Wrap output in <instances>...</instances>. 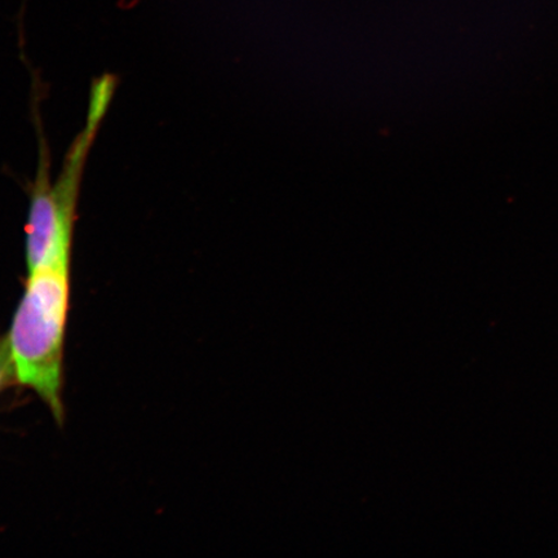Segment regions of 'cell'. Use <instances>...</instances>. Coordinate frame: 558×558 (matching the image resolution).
I'll return each mask as SVG.
<instances>
[{"label":"cell","mask_w":558,"mask_h":558,"mask_svg":"<svg viewBox=\"0 0 558 558\" xmlns=\"http://www.w3.org/2000/svg\"><path fill=\"white\" fill-rule=\"evenodd\" d=\"M12 380H16L15 366H13L9 339L3 338L0 340V390L9 386Z\"/></svg>","instance_id":"obj_3"},{"label":"cell","mask_w":558,"mask_h":558,"mask_svg":"<svg viewBox=\"0 0 558 558\" xmlns=\"http://www.w3.org/2000/svg\"><path fill=\"white\" fill-rule=\"evenodd\" d=\"M99 124L88 120L53 185L48 180L46 165H40L26 225L25 251L29 271L72 262L75 202L87 153Z\"/></svg>","instance_id":"obj_2"},{"label":"cell","mask_w":558,"mask_h":558,"mask_svg":"<svg viewBox=\"0 0 558 558\" xmlns=\"http://www.w3.org/2000/svg\"><path fill=\"white\" fill-rule=\"evenodd\" d=\"M69 303L70 265L31 270L7 337L16 380L33 389L59 423L64 418L61 389Z\"/></svg>","instance_id":"obj_1"}]
</instances>
